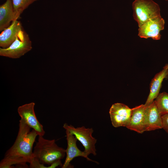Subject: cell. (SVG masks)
I'll return each instance as SVG.
<instances>
[{
  "label": "cell",
  "instance_id": "cell-4",
  "mask_svg": "<svg viewBox=\"0 0 168 168\" xmlns=\"http://www.w3.org/2000/svg\"><path fill=\"white\" fill-rule=\"evenodd\" d=\"M32 43L28 34L23 29L18 33L15 41L8 48H0V55L19 58L30 50Z\"/></svg>",
  "mask_w": 168,
  "mask_h": 168
},
{
  "label": "cell",
  "instance_id": "cell-13",
  "mask_svg": "<svg viewBox=\"0 0 168 168\" xmlns=\"http://www.w3.org/2000/svg\"><path fill=\"white\" fill-rule=\"evenodd\" d=\"M168 76V64H166L163 69L157 73L152 79L150 85V91L147 101L144 104L146 106L154 101L157 97L164 79Z\"/></svg>",
  "mask_w": 168,
  "mask_h": 168
},
{
  "label": "cell",
  "instance_id": "cell-17",
  "mask_svg": "<svg viewBox=\"0 0 168 168\" xmlns=\"http://www.w3.org/2000/svg\"><path fill=\"white\" fill-rule=\"evenodd\" d=\"M162 127L168 133V114L161 116Z\"/></svg>",
  "mask_w": 168,
  "mask_h": 168
},
{
  "label": "cell",
  "instance_id": "cell-7",
  "mask_svg": "<svg viewBox=\"0 0 168 168\" xmlns=\"http://www.w3.org/2000/svg\"><path fill=\"white\" fill-rule=\"evenodd\" d=\"M35 103L32 102L19 106L18 114L21 119L31 128L35 130L38 136H43L45 132L43 127L38 120L34 111Z\"/></svg>",
  "mask_w": 168,
  "mask_h": 168
},
{
  "label": "cell",
  "instance_id": "cell-1",
  "mask_svg": "<svg viewBox=\"0 0 168 168\" xmlns=\"http://www.w3.org/2000/svg\"><path fill=\"white\" fill-rule=\"evenodd\" d=\"M22 119L19 120L17 136L13 145L6 152L0 162V168H11L13 165L27 168L33 158V147L38 136Z\"/></svg>",
  "mask_w": 168,
  "mask_h": 168
},
{
  "label": "cell",
  "instance_id": "cell-9",
  "mask_svg": "<svg viewBox=\"0 0 168 168\" xmlns=\"http://www.w3.org/2000/svg\"><path fill=\"white\" fill-rule=\"evenodd\" d=\"M67 147L66 149V158L62 168H71L70 162L75 158L82 156L85 158L87 160L99 164V163L89 158L84 152L81 151L77 145V139L75 137L68 131L65 130Z\"/></svg>",
  "mask_w": 168,
  "mask_h": 168
},
{
  "label": "cell",
  "instance_id": "cell-3",
  "mask_svg": "<svg viewBox=\"0 0 168 168\" xmlns=\"http://www.w3.org/2000/svg\"><path fill=\"white\" fill-rule=\"evenodd\" d=\"M132 6L133 18L138 27L150 19L161 16L160 7L153 0H135Z\"/></svg>",
  "mask_w": 168,
  "mask_h": 168
},
{
  "label": "cell",
  "instance_id": "cell-6",
  "mask_svg": "<svg viewBox=\"0 0 168 168\" xmlns=\"http://www.w3.org/2000/svg\"><path fill=\"white\" fill-rule=\"evenodd\" d=\"M165 24L161 15L153 18L139 27L138 35L141 38L160 40L161 36L160 32L164 30Z\"/></svg>",
  "mask_w": 168,
  "mask_h": 168
},
{
  "label": "cell",
  "instance_id": "cell-16",
  "mask_svg": "<svg viewBox=\"0 0 168 168\" xmlns=\"http://www.w3.org/2000/svg\"><path fill=\"white\" fill-rule=\"evenodd\" d=\"M38 0H12L14 12V21L19 18L21 14L30 5Z\"/></svg>",
  "mask_w": 168,
  "mask_h": 168
},
{
  "label": "cell",
  "instance_id": "cell-15",
  "mask_svg": "<svg viewBox=\"0 0 168 168\" xmlns=\"http://www.w3.org/2000/svg\"><path fill=\"white\" fill-rule=\"evenodd\" d=\"M154 101L158 110L162 116L168 114V93H159Z\"/></svg>",
  "mask_w": 168,
  "mask_h": 168
},
{
  "label": "cell",
  "instance_id": "cell-10",
  "mask_svg": "<svg viewBox=\"0 0 168 168\" xmlns=\"http://www.w3.org/2000/svg\"><path fill=\"white\" fill-rule=\"evenodd\" d=\"M145 114V131L162 128L161 116L154 101L146 106Z\"/></svg>",
  "mask_w": 168,
  "mask_h": 168
},
{
  "label": "cell",
  "instance_id": "cell-11",
  "mask_svg": "<svg viewBox=\"0 0 168 168\" xmlns=\"http://www.w3.org/2000/svg\"><path fill=\"white\" fill-rule=\"evenodd\" d=\"M145 105L142 104L132 109L130 121L126 128L140 133L145 131Z\"/></svg>",
  "mask_w": 168,
  "mask_h": 168
},
{
  "label": "cell",
  "instance_id": "cell-8",
  "mask_svg": "<svg viewBox=\"0 0 168 168\" xmlns=\"http://www.w3.org/2000/svg\"><path fill=\"white\" fill-rule=\"evenodd\" d=\"M132 109L123 104H113L110 109L109 114L112 125L117 128L126 127L130 121Z\"/></svg>",
  "mask_w": 168,
  "mask_h": 168
},
{
  "label": "cell",
  "instance_id": "cell-18",
  "mask_svg": "<svg viewBox=\"0 0 168 168\" xmlns=\"http://www.w3.org/2000/svg\"><path fill=\"white\" fill-rule=\"evenodd\" d=\"M166 1H168V0H165Z\"/></svg>",
  "mask_w": 168,
  "mask_h": 168
},
{
  "label": "cell",
  "instance_id": "cell-2",
  "mask_svg": "<svg viewBox=\"0 0 168 168\" xmlns=\"http://www.w3.org/2000/svg\"><path fill=\"white\" fill-rule=\"evenodd\" d=\"M66 154V149L58 146L54 139H47L39 136L33 156L40 163L50 166L61 162Z\"/></svg>",
  "mask_w": 168,
  "mask_h": 168
},
{
  "label": "cell",
  "instance_id": "cell-14",
  "mask_svg": "<svg viewBox=\"0 0 168 168\" xmlns=\"http://www.w3.org/2000/svg\"><path fill=\"white\" fill-rule=\"evenodd\" d=\"M14 21V12L12 0H6L0 6V31H2Z\"/></svg>",
  "mask_w": 168,
  "mask_h": 168
},
{
  "label": "cell",
  "instance_id": "cell-12",
  "mask_svg": "<svg viewBox=\"0 0 168 168\" xmlns=\"http://www.w3.org/2000/svg\"><path fill=\"white\" fill-rule=\"evenodd\" d=\"M22 29L21 23L15 20L4 29L0 35V46L2 48L9 47L15 41L19 32Z\"/></svg>",
  "mask_w": 168,
  "mask_h": 168
},
{
  "label": "cell",
  "instance_id": "cell-5",
  "mask_svg": "<svg viewBox=\"0 0 168 168\" xmlns=\"http://www.w3.org/2000/svg\"><path fill=\"white\" fill-rule=\"evenodd\" d=\"M63 128L68 131L74 135L84 147V152L87 156L90 154L96 155L95 144L97 139L92 136L93 130L91 128H86L84 126L75 128L67 123L63 124Z\"/></svg>",
  "mask_w": 168,
  "mask_h": 168
}]
</instances>
